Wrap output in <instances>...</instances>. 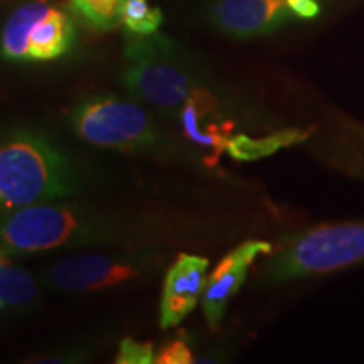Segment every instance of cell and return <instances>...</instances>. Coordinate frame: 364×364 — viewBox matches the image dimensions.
I'll return each mask as SVG.
<instances>
[{"label": "cell", "mask_w": 364, "mask_h": 364, "mask_svg": "<svg viewBox=\"0 0 364 364\" xmlns=\"http://www.w3.org/2000/svg\"><path fill=\"white\" fill-rule=\"evenodd\" d=\"M194 363L193 353L186 341L176 339L162 344L156 351V364H191Z\"/></svg>", "instance_id": "17"}, {"label": "cell", "mask_w": 364, "mask_h": 364, "mask_svg": "<svg viewBox=\"0 0 364 364\" xmlns=\"http://www.w3.org/2000/svg\"><path fill=\"white\" fill-rule=\"evenodd\" d=\"M122 85L135 100L174 122L186 100L208 85V78L188 48L159 31L125 36Z\"/></svg>", "instance_id": "3"}, {"label": "cell", "mask_w": 364, "mask_h": 364, "mask_svg": "<svg viewBox=\"0 0 364 364\" xmlns=\"http://www.w3.org/2000/svg\"><path fill=\"white\" fill-rule=\"evenodd\" d=\"M364 260V223L318 226L280 252L267 268V279L284 282L318 275Z\"/></svg>", "instance_id": "7"}, {"label": "cell", "mask_w": 364, "mask_h": 364, "mask_svg": "<svg viewBox=\"0 0 364 364\" xmlns=\"http://www.w3.org/2000/svg\"><path fill=\"white\" fill-rule=\"evenodd\" d=\"M145 235L144 223L80 198L0 213V252L7 257L145 243Z\"/></svg>", "instance_id": "1"}, {"label": "cell", "mask_w": 364, "mask_h": 364, "mask_svg": "<svg viewBox=\"0 0 364 364\" xmlns=\"http://www.w3.org/2000/svg\"><path fill=\"white\" fill-rule=\"evenodd\" d=\"M76 16L56 0H26L0 27V59L7 63H51L68 56L78 41Z\"/></svg>", "instance_id": "5"}, {"label": "cell", "mask_w": 364, "mask_h": 364, "mask_svg": "<svg viewBox=\"0 0 364 364\" xmlns=\"http://www.w3.org/2000/svg\"><path fill=\"white\" fill-rule=\"evenodd\" d=\"M124 0H70L76 19L95 33H108L120 26V6Z\"/></svg>", "instance_id": "13"}, {"label": "cell", "mask_w": 364, "mask_h": 364, "mask_svg": "<svg viewBox=\"0 0 364 364\" xmlns=\"http://www.w3.org/2000/svg\"><path fill=\"white\" fill-rule=\"evenodd\" d=\"M166 257L147 243L118 245L115 250L80 253L48 268L43 282L58 292H93L152 277Z\"/></svg>", "instance_id": "6"}, {"label": "cell", "mask_w": 364, "mask_h": 364, "mask_svg": "<svg viewBox=\"0 0 364 364\" xmlns=\"http://www.w3.org/2000/svg\"><path fill=\"white\" fill-rule=\"evenodd\" d=\"M16 2H17V0H0V11L9 7V6H12V4H16Z\"/></svg>", "instance_id": "18"}, {"label": "cell", "mask_w": 364, "mask_h": 364, "mask_svg": "<svg viewBox=\"0 0 364 364\" xmlns=\"http://www.w3.org/2000/svg\"><path fill=\"white\" fill-rule=\"evenodd\" d=\"M270 250L272 247L265 241H247L218 263L211 275L208 277L201 297L203 312L209 327L216 329L221 324L228 304L238 294L247 279L250 265L260 255L270 253Z\"/></svg>", "instance_id": "11"}, {"label": "cell", "mask_w": 364, "mask_h": 364, "mask_svg": "<svg viewBox=\"0 0 364 364\" xmlns=\"http://www.w3.org/2000/svg\"><path fill=\"white\" fill-rule=\"evenodd\" d=\"M209 262L198 255L181 253L166 273L162 285L159 324L162 329L177 327L194 311L203 297Z\"/></svg>", "instance_id": "10"}, {"label": "cell", "mask_w": 364, "mask_h": 364, "mask_svg": "<svg viewBox=\"0 0 364 364\" xmlns=\"http://www.w3.org/2000/svg\"><path fill=\"white\" fill-rule=\"evenodd\" d=\"M322 0H209L204 17L218 33L252 39L277 33L292 22L317 19Z\"/></svg>", "instance_id": "8"}, {"label": "cell", "mask_w": 364, "mask_h": 364, "mask_svg": "<svg viewBox=\"0 0 364 364\" xmlns=\"http://www.w3.org/2000/svg\"><path fill=\"white\" fill-rule=\"evenodd\" d=\"M70 130L85 144L129 154H156L166 147L157 122L134 100L88 95L66 113Z\"/></svg>", "instance_id": "4"}, {"label": "cell", "mask_w": 364, "mask_h": 364, "mask_svg": "<svg viewBox=\"0 0 364 364\" xmlns=\"http://www.w3.org/2000/svg\"><path fill=\"white\" fill-rule=\"evenodd\" d=\"M117 364H152L156 363V348L152 343H140L127 338L118 344Z\"/></svg>", "instance_id": "16"}, {"label": "cell", "mask_w": 364, "mask_h": 364, "mask_svg": "<svg viewBox=\"0 0 364 364\" xmlns=\"http://www.w3.org/2000/svg\"><path fill=\"white\" fill-rule=\"evenodd\" d=\"M95 184L93 169L51 132L0 129V213L83 198Z\"/></svg>", "instance_id": "2"}, {"label": "cell", "mask_w": 364, "mask_h": 364, "mask_svg": "<svg viewBox=\"0 0 364 364\" xmlns=\"http://www.w3.org/2000/svg\"><path fill=\"white\" fill-rule=\"evenodd\" d=\"M118 17L125 36L156 34L164 22L161 9L150 6L149 0H124Z\"/></svg>", "instance_id": "14"}, {"label": "cell", "mask_w": 364, "mask_h": 364, "mask_svg": "<svg viewBox=\"0 0 364 364\" xmlns=\"http://www.w3.org/2000/svg\"><path fill=\"white\" fill-rule=\"evenodd\" d=\"M290 140H292V135L289 134H279L262 140H252L247 139V136H236V139L230 140L226 150L235 159H257L275 152L277 149H280L282 145L290 142Z\"/></svg>", "instance_id": "15"}, {"label": "cell", "mask_w": 364, "mask_h": 364, "mask_svg": "<svg viewBox=\"0 0 364 364\" xmlns=\"http://www.w3.org/2000/svg\"><path fill=\"white\" fill-rule=\"evenodd\" d=\"M174 122L179 124L186 142L211 156V166L216 164L218 157L228 149L231 140L230 134L233 124L221 112L220 100L209 85L199 86L186 100Z\"/></svg>", "instance_id": "9"}, {"label": "cell", "mask_w": 364, "mask_h": 364, "mask_svg": "<svg viewBox=\"0 0 364 364\" xmlns=\"http://www.w3.org/2000/svg\"><path fill=\"white\" fill-rule=\"evenodd\" d=\"M6 260H7V255H4L2 252H0V265H2V263Z\"/></svg>", "instance_id": "19"}, {"label": "cell", "mask_w": 364, "mask_h": 364, "mask_svg": "<svg viewBox=\"0 0 364 364\" xmlns=\"http://www.w3.org/2000/svg\"><path fill=\"white\" fill-rule=\"evenodd\" d=\"M6 309H7V307H6V306H4V304H2V302H0V312H2V311H6Z\"/></svg>", "instance_id": "20"}, {"label": "cell", "mask_w": 364, "mask_h": 364, "mask_svg": "<svg viewBox=\"0 0 364 364\" xmlns=\"http://www.w3.org/2000/svg\"><path fill=\"white\" fill-rule=\"evenodd\" d=\"M39 300V287L31 273L7 260L0 265V302L6 307L31 309Z\"/></svg>", "instance_id": "12"}]
</instances>
